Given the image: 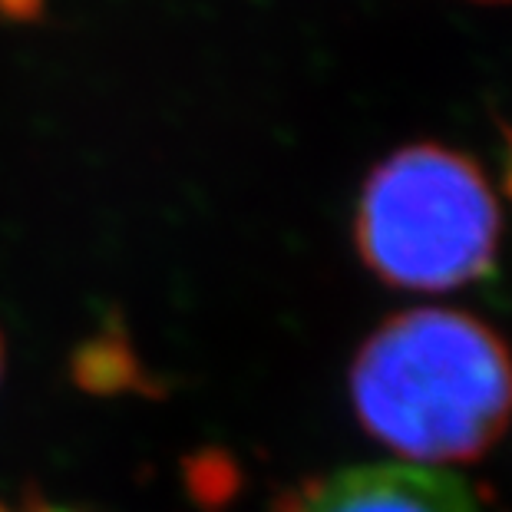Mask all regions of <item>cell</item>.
Listing matches in <instances>:
<instances>
[{
	"mask_svg": "<svg viewBox=\"0 0 512 512\" xmlns=\"http://www.w3.org/2000/svg\"><path fill=\"white\" fill-rule=\"evenodd\" d=\"M351 400L361 427L400 456L466 463L512 420V354L470 314L403 311L357 351Z\"/></svg>",
	"mask_w": 512,
	"mask_h": 512,
	"instance_id": "1",
	"label": "cell"
},
{
	"mask_svg": "<svg viewBox=\"0 0 512 512\" xmlns=\"http://www.w3.org/2000/svg\"><path fill=\"white\" fill-rule=\"evenodd\" d=\"M499 205L473 159L407 146L370 172L357 205V248L380 281L450 291L493 271Z\"/></svg>",
	"mask_w": 512,
	"mask_h": 512,
	"instance_id": "2",
	"label": "cell"
},
{
	"mask_svg": "<svg viewBox=\"0 0 512 512\" xmlns=\"http://www.w3.org/2000/svg\"><path fill=\"white\" fill-rule=\"evenodd\" d=\"M288 512H479L460 476L427 466H354L311 483Z\"/></svg>",
	"mask_w": 512,
	"mask_h": 512,
	"instance_id": "3",
	"label": "cell"
},
{
	"mask_svg": "<svg viewBox=\"0 0 512 512\" xmlns=\"http://www.w3.org/2000/svg\"><path fill=\"white\" fill-rule=\"evenodd\" d=\"M509 143H512V133H509ZM506 189L512 195V152H509V172H506Z\"/></svg>",
	"mask_w": 512,
	"mask_h": 512,
	"instance_id": "4",
	"label": "cell"
},
{
	"mask_svg": "<svg viewBox=\"0 0 512 512\" xmlns=\"http://www.w3.org/2000/svg\"><path fill=\"white\" fill-rule=\"evenodd\" d=\"M0 374H4V341H0Z\"/></svg>",
	"mask_w": 512,
	"mask_h": 512,
	"instance_id": "5",
	"label": "cell"
}]
</instances>
